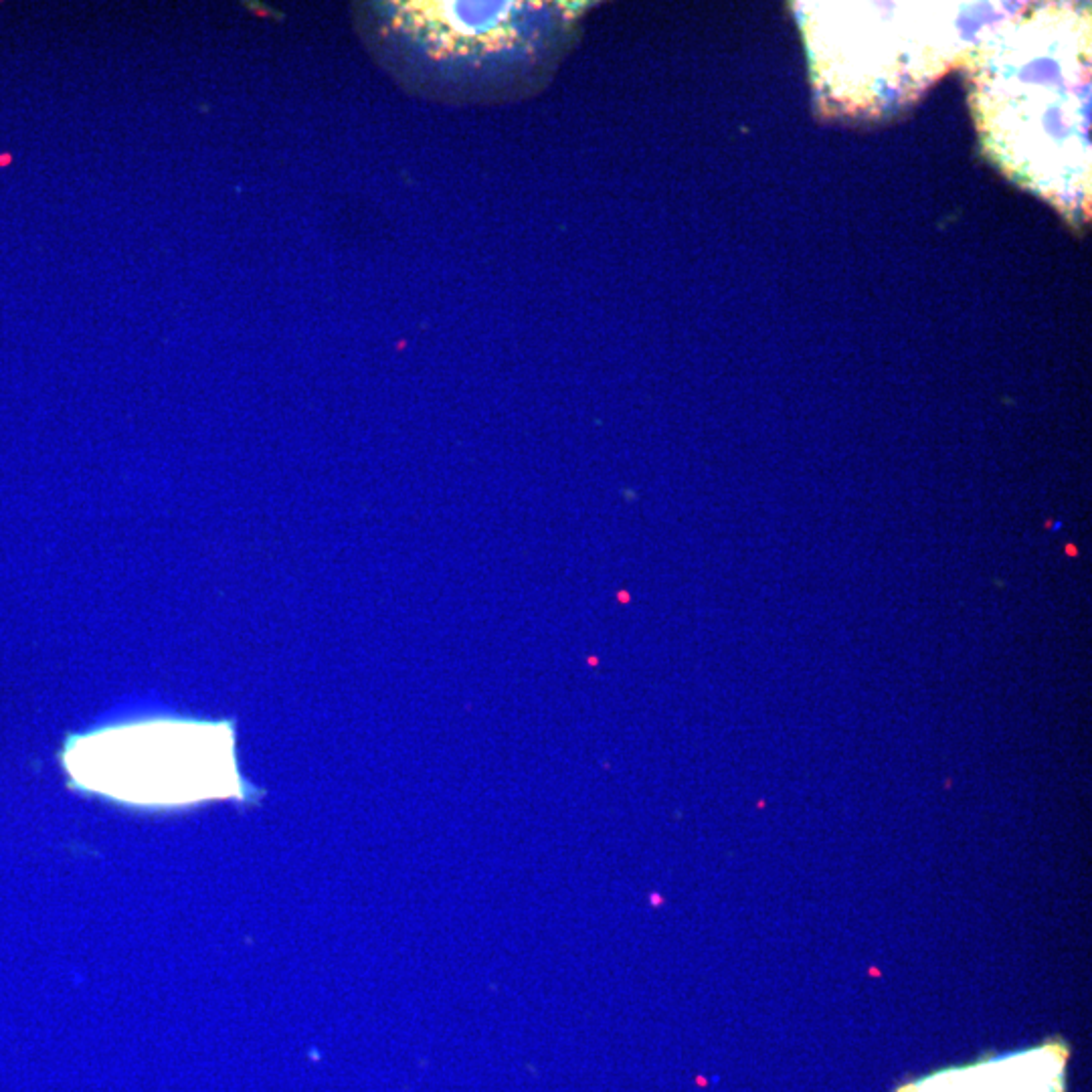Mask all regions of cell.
I'll use <instances>...</instances> for the list:
<instances>
[{"label": "cell", "instance_id": "cell-1", "mask_svg": "<svg viewBox=\"0 0 1092 1092\" xmlns=\"http://www.w3.org/2000/svg\"><path fill=\"white\" fill-rule=\"evenodd\" d=\"M356 17L399 86L445 103L543 92L581 35L579 5L567 3H371Z\"/></svg>", "mask_w": 1092, "mask_h": 1092}, {"label": "cell", "instance_id": "cell-2", "mask_svg": "<svg viewBox=\"0 0 1092 1092\" xmlns=\"http://www.w3.org/2000/svg\"><path fill=\"white\" fill-rule=\"evenodd\" d=\"M69 788L134 809H184L207 799L256 801L237 769L231 722L146 718L69 735L60 750Z\"/></svg>", "mask_w": 1092, "mask_h": 1092}]
</instances>
